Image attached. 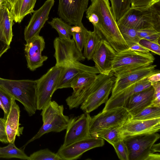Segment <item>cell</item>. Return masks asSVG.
Listing matches in <instances>:
<instances>
[{"label":"cell","mask_w":160,"mask_h":160,"mask_svg":"<svg viewBox=\"0 0 160 160\" xmlns=\"http://www.w3.org/2000/svg\"><path fill=\"white\" fill-rule=\"evenodd\" d=\"M86 11L89 22L101 33L116 52L128 47L119 29L109 0H91Z\"/></svg>","instance_id":"1"},{"label":"cell","mask_w":160,"mask_h":160,"mask_svg":"<svg viewBox=\"0 0 160 160\" xmlns=\"http://www.w3.org/2000/svg\"><path fill=\"white\" fill-rule=\"evenodd\" d=\"M0 87L23 105L28 115L37 110L36 80H11L0 77Z\"/></svg>","instance_id":"2"},{"label":"cell","mask_w":160,"mask_h":160,"mask_svg":"<svg viewBox=\"0 0 160 160\" xmlns=\"http://www.w3.org/2000/svg\"><path fill=\"white\" fill-rule=\"evenodd\" d=\"M43 124L37 133L21 148L24 150L31 142L51 132H59L66 129L70 117L64 114V107L54 101H50L42 110Z\"/></svg>","instance_id":"3"},{"label":"cell","mask_w":160,"mask_h":160,"mask_svg":"<svg viewBox=\"0 0 160 160\" xmlns=\"http://www.w3.org/2000/svg\"><path fill=\"white\" fill-rule=\"evenodd\" d=\"M115 77L111 73L108 75L99 73L88 86V97L81 104V109L89 113L102 104L106 103L113 88Z\"/></svg>","instance_id":"4"},{"label":"cell","mask_w":160,"mask_h":160,"mask_svg":"<svg viewBox=\"0 0 160 160\" xmlns=\"http://www.w3.org/2000/svg\"><path fill=\"white\" fill-rule=\"evenodd\" d=\"M159 7L160 3L142 11L130 8L117 23L136 30L152 27L160 31Z\"/></svg>","instance_id":"5"},{"label":"cell","mask_w":160,"mask_h":160,"mask_svg":"<svg viewBox=\"0 0 160 160\" xmlns=\"http://www.w3.org/2000/svg\"><path fill=\"white\" fill-rule=\"evenodd\" d=\"M124 107L102 111L91 117L89 130L91 135L101 131L122 126L131 118Z\"/></svg>","instance_id":"6"},{"label":"cell","mask_w":160,"mask_h":160,"mask_svg":"<svg viewBox=\"0 0 160 160\" xmlns=\"http://www.w3.org/2000/svg\"><path fill=\"white\" fill-rule=\"evenodd\" d=\"M154 60V57L150 52H142L128 49L116 52L112 62L111 73L148 66Z\"/></svg>","instance_id":"7"},{"label":"cell","mask_w":160,"mask_h":160,"mask_svg":"<svg viewBox=\"0 0 160 160\" xmlns=\"http://www.w3.org/2000/svg\"><path fill=\"white\" fill-rule=\"evenodd\" d=\"M157 132L137 135L123 138L128 153L129 160H148L151 148L159 139Z\"/></svg>","instance_id":"8"},{"label":"cell","mask_w":160,"mask_h":160,"mask_svg":"<svg viewBox=\"0 0 160 160\" xmlns=\"http://www.w3.org/2000/svg\"><path fill=\"white\" fill-rule=\"evenodd\" d=\"M62 68L55 66L36 80L37 110H42L51 101L52 95L57 90Z\"/></svg>","instance_id":"9"},{"label":"cell","mask_w":160,"mask_h":160,"mask_svg":"<svg viewBox=\"0 0 160 160\" xmlns=\"http://www.w3.org/2000/svg\"><path fill=\"white\" fill-rule=\"evenodd\" d=\"M156 67L155 65L151 64L146 67L132 68L112 73L115 77L112 95L157 72L158 70L155 69Z\"/></svg>","instance_id":"10"},{"label":"cell","mask_w":160,"mask_h":160,"mask_svg":"<svg viewBox=\"0 0 160 160\" xmlns=\"http://www.w3.org/2000/svg\"><path fill=\"white\" fill-rule=\"evenodd\" d=\"M53 46L56 66L64 68L74 62H80L85 59L73 38L65 40L57 37L54 40Z\"/></svg>","instance_id":"11"},{"label":"cell","mask_w":160,"mask_h":160,"mask_svg":"<svg viewBox=\"0 0 160 160\" xmlns=\"http://www.w3.org/2000/svg\"><path fill=\"white\" fill-rule=\"evenodd\" d=\"M91 117L84 113L77 117L70 118L63 144L65 147L81 140L91 137L89 130Z\"/></svg>","instance_id":"12"},{"label":"cell","mask_w":160,"mask_h":160,"mask_svg":"<svg viewBox=\"0 0 160 160\" xmlns=\"http://www.w3.org/2000/svg\"><path fill=\"white\" fill-rule=\"evenodd\" d=\"M89 0H59L58 13L59 17L70 25L82 23L84 12Z\"/></svg>","instance_id":"13"},{"label":"cell","mask_w":160,"mask_h":160,"mask_svg":"<svg viewBox=\"0 0 160 160\" xmlns=\"http://www.w3.org/2000/svg\"><path fill=\"white\" fill-rule=\"evenodd\" d=\"M103 139L91 137L75 142L65 147H61L57 153L62 160L77 159L86 152L92 149L103 146Z\"/></svg>","instance_id":"14"},{"label":"cell","mask_w":160,"mask_h":160,"mask_svg":"<svg viewBox=\"0 0 160 160\" xmlns=\"http://www.w3.org/2000/svg\"><path fill=\"white\" fill-rule=\"evenodd\" d=\"M54 0H47L38 9L34 11L24 31L26 42L39 35V32L48 20L50 12L54 5Z\"/></svg>","instance_id":"15"},{"label":"cell","mask_w":160,"mask_h":160,"mask_svg":"<svg viewBox=\"0 0 160 160\" xmlns=\"http://www.w3.org/2000/svg\"><path fill=\"white\" fill-rule=\"evenodd\" d=\"M43 38L39 35L26 42L24 51L28 68L33 71L42 66L48 57L42 55V52L45 47Z\"/></svg>","instance_id":"16"},{"label":"cell","mask_w":160,"mask_h":160,"mask_svg":"<svg viewBox=\"0 0 160 160\" xmlns=\"http://www.w3.org/2000/svg\"><path fill=\"white\" fill-rule=\"evenodd\" d=\"M151 86V83L147 78L130 86L115 94L111 95L106 103L102 111L124 107L128 100L131 96L148 88Z\"/></svg>","instance_id":"17"},{"label":"cell","mask_w":160,"mask_h":160,"mask_svg":"<svg viewBox=\"0 0 160 160\" xmlns=\"http://www.w3.org/2000/svg\"><path fill=\"white\" fill-rule=\"evenodd\" d=\"M116 52L106 39L101 40L92 58L99 73L106 75L111 73L112 63Z\"/></svg>","instance_id":"18"},{"label":"cell","mask_w":160,"mask_h":160,"mask_svg":"<svg viewBox=\"0 0 160 160\" xmlns=\"http://www.w3.org/2000/svg\"><path fill=\"white\" fill-rule=\"evenodd\" d=\"M160 129V118L138 120L131 118L122 126L123 138L133 135L157 132Z\"/></svg>","instance_id":"19"},{"label":"cell","mask_w":160,"mask_h":160,"mask_svg":"<svg viewBox=\"0 0 160 160\" xmlns=\"http://www.w3.org/2000/svg\"><path fill=\"white\" fill-rule=\"evenodd\" d=\"M83 72L99 73L95 66H87L79 61L74 62L63 68L58 81L57 90L70 88L71 83L73 79L78 74Z\"/></svg>","instance_id":"20"},{"label":"cell","mask_w":160,"mask_h":160,"mask_svg":"<svg viewBox=\"0 0 160 160\" xmlns=\"http://www.w3.org/2000/svg\"><path fill=\"white\" fill-rule=\"evenodd\" d=\"M153 92L154 89L151 86L148 88L133 94L130 97L124 108L132 117L151 105Z\"/></svg>","instance_id":"21"},{"label":"cell","mask_w":160,"mask_h":160,"mask_svg":"<svg viewBox=\"0 0 160 160\" xmlns=\"http://www.w3.org/2000/svg\"><path fill=\"white\" fill-rule=\"evenodd\" d=\"M20 110L13 97L11 106L5 122V127L9 143H14L16 137L18 135Z\"/></svg>","instance_id":"22"},{"label":"cell","mask_w":160,"mask_h":160,"mask_svg":"<svg viewBox=\"0 0 160 160\" xmlns=\"http://www.w3.org/2000/svg\"><path fill=\"white\" fill-rule=\"evenodd\" d=\"M13 19L9 9L3 4L0 8V40L10 45L13 35Z\"/></svg>","instance_id":"23"},{"label":"cell","mask_w":160,"mask_h":160,"mask_svg":"<svg viewBox=\"0 0 160 160\" xmlns=\"http://www.w3.org/2000/svg\"><path fill=\"white\" fill-rule=\"evenodd\" d=\"M37 0H16L10 9L13 21L20 23L23 18L33 12Z\"/></svg>","instance_id":"24"},{"label":"cell","mask_w":160,"mask_h":160,"mask_svg":"<svg viewBox=\"0 0 160 160\" xmlns=\"http://www.w3.org/2000/svg\"><path fill=\"white\" fill-rule=\"evenodd\" d=\"M93 31H89L84 46L83 56L88 60L92 59L93 53L103 37L95 28Z\"/></svg>","instance_id":"25"},{"label":"cell","mask_w":160,"mask_h":160,"mask_svg":"<svg viewBox=\"0 0 160 160\" xmlns=\"http://www.w3.org/2000/svg\"><path fill=\"white\" fill-rule=\"evenodd\" d=\"M97 74L88 72H83L78 74L72 80L70 88L73 90L70 97L78 95L88 86L95 79Z\"/></svg>","instance_id":"26"},{"label":"cell","mask_w":160,"mask_h":160,"mask_svg":"<svg viewBox=\"0 0 160 160\" xmlns=\"http://www.w3.org/2000/svg\"><path fill=\"white\" fill-rule=\"evenodd\" d=\"M0 158H17L30 160L23 150L18 148L14 143H9L7 146L0 147Z\"/></svg>","instance_id":"27"},{"label":"cell","mask_w":160,"mask_h":160,"mask_svg":"<svg viewBox=\"0 0 160 160\" xmlns=\"http://www.w3.org/2000/svg\"><path fill=\"white\" fill-rule=\"evenodd\" d=\"M48 23L58 32L59 37L61 39L69 40L72 36V26L66 22L61 18H53L51 21Z\"/></svg>","instance_id":"28"},{"label":"cell","mask_w":160,"mask_h":160,"mask_svg":"<svg viewBox=\"0 0 160 160\" xmlns=\"http://www.w3.org/2000/svg\"><path fill=\"white\" fill-rule=\"evenodd\" d=\"M122 126L98 132L91 136L102 138L112 145L123 139L122 133Z\"/></svg>","instance_id":"29"},{"label":"cell","mask_w":160,"mask_h":160,"mask_svg":"<svg viewBox=\"0 0 160 160\" xmlns=\"http://www.w3.org/2000/svg\"><path fill=\"white\" fill-rule=\"evenodd\" d=\"M71 32L72 38L77 47L82 52L89 31L84 27L82 23L80 25L72 26Z\"/></svg>","instance_id":"30"},{"label":"cell","mask_w":160,"mask_h":160,"mask_svg":"<svg viewBox=\"0 0 160 160\" xmlns=\"http://www.w3.org/2000/svg\"><path fill=\"white\" fill-rule=\"evenodd\" d=\"M160 118V107L150 105L132 117L134 120H148Z\"/></svg>","instance_id":"31"},{"label":"cell","mask_w":160,"mask_h":160,"mask_svg":"<svg viewBox=\"0 0 160 160\" xmlns=\"http://www.w3.org/2000/svg\"><path fill=\"white\" fill-rule=\"evenodd\" d=\"M120 32L129 48L133 44L139 43V38L137 30L123 25L118 24Z\"/></svg>","instance_id":"32"},{"label":"cell","mask_w":160,"mask_h":160,"mask_svg":"<svg viewBox=\"0 0 160 160\" xmlns=\"http://www.w3.org/2000/svg\"><path fill=\"white\" fill-rule=\"evenodd\" d=\"M112 10L117 21L130 8L131 0H111Z\"/></svg>","instance_id":"33"},{"label":"cell","mask_w":160,"mask_h":160,"mask_svg":"<svg viewBox=\"0 0 160 160\" xmlns=\"http://www.w3.org/2000/svg\"><path fill=\"white\" fill-rule=\"evenodd\" d=\"M138 35L141 39H144L152 42L159 43L160 31L151 27L137 30Z\"/></svg>","instance_id":"34"},{"label":"cell","mask_w":160,"mask_h":160,"mask_svg":"<svg viewBox=\"0 0 160 160\" xmlns=\"http://www.w3.org/2000/svg\"><path fill=\"white\" fill-rule=\"evenodd\" d=\"M30 160H62L57 153L48 148L41 149L34 152L29 156Z\"/></svg>","instance_id":"35"},{"label":"cell","mask_w":160,"mask_h":160,"mask_svg":"<svg viewBox=\"0 0 160 160\" xmlns=\"http://www.w3.org/2000/svg\"><path fill=\"white\" fill-rule=\"evenodd\" d=\"M160 0H131L130 8L143 11L160 3Z\"/></svg>","instance_id":"36"},{"label":"cell","mask_w":160,"mask_h":160,"mask_svg":"<svg viewBox=\"0 0 160 160\" xmlns=\"http://www.w3.org/2000/svg\"><path fill=\"white\" fill-rule=\"evenodd\" d=\"M112 146L120 159L129 160L128 148L123 139L114 143Z\"/></svg>","instance_id":"37"},{"label":"cell","mask_w":160,"mask_h":160,"mask_svg":"<svg viewBox=\"0 0 160 160\" xmlns=\"http://www.w3.org/2000/svg\"><path fill=\"white\" fill-rule=\"evenodd\" d=\"M12 97L11 95L0 87V100L7 112V115L10 110Z\"/></svg>","instance_id":"38"},{"label":"cell","mask_w":160,"mask_h":160,"mask_svg":"<svg viewBox=\"0 0 160 160\" xmlns=\"http://www.w3.org/2000/svg\"><path fill=\"white\" fill-rule=\"evenodd\" d=\"M139 43L148 50L158 55H160L159 43L149 41L144 39H141Z\"/></svg>","instance_id":"39"},{"label":"cell","mask_w":160,"mask_h":160,"mask_svg":"<svg viewBox=\"0 0 160 160\" xmlns=\"http://www.w3.org/2000/svg\"><path fill=\"white\" fill-rule=\"evenodd\" d=\"M154 89L153 99L151 106L160 107V82L151 83Z\"/></svg>","instance_id":"40"},{"label":"cell","mask_w":160,"mask_h":160,"mask_svg":"<svg viewBox=\"0 0 160 160\" xmlns=\"http://www.w3.org/2000/svg\"><path fill=\"white\" fill-rule=\"evenodd\" d=\"M5 120L0 122V141L5 143H9L5 127Z\"/></svg>","instance_id":"41"},{"label":"cell","mask_w":160,"mask_h":160,"mask_svg":"<svg viewBox=\"0 0 160 160\" xmlns=\"http://www.w3.org/2000/svg\"><path fill=\"white\" fill-rule=\"evenodd\" d=\"M128 49L132 50L142 52L148 53L150 52L148 50L139 43L132 45Z\"/></svg>","instance_id":"42"},{"label":"cell","mask_w":160,"mask_h":160,"mask_svg":"<svg viewBox=\"0 0 160 160\" xmlns=\"http://www.w3.org/2000/svg\"><path fill=\"white\" fill-rule=\"evenodd\" d=\"M147 78L151 83L160 81V71L158 70L157 72L151 74Z\"/></svg>","instance_id":"43"},{"label":"cell","mask_w":160,"mask_h":160,"mask_svg":"<svg viewBox=\"0 0 160 160\" xmlns=\"http://www.w3.org/2000/svg\"><path fill=\"white\" fill-rule=\"evenodd\" d=\"M10 48V45L0 40V58Z\"/></svg>","instance_id":"44"},{"label":"cell","mask_w":160,"mask_h":160,"mask_svg":"<svg viewBox=\"0 0 160 160\" xmlns=\"http://www.w3.org/2000/svg\"><path fill=\"white\" fill-rule=\"evenodd\" d=\"M160 143L153 144L151 148V150L152 152L154 153L155 152H160Z\"/></svg>","instance_id":"45"},{"label":"cell","mask_w":160,"mask_h":160,"mask_svg":"<svg viewBox=\"0 0 160 160\" xmlns=\"http://www.w3.org/2000/svg\"><path fill=\"white\" fill-rule=\"evenodd\" d=\"M0 108H1L3 110V111L4 112V118H3L5 120L6 118L7 117V112L0 100Z\"/></svg>","instance_id":"46"},{"label":"cell","mask_w":160,"mask_h":160,"mask_svg":"<svg viewBox=\"0 0 160 160\" xmlns=\"http://www.w3.org/2000/svg\"><path fill=\"white\" fill-rule=\"evenodd\" d=\"M4 2H5L6 5H7L8 7L10 9L11 8V1L10 0H4Z\"/></svg>","instance_id":"47"},{"label":"cell","mask_w":160,"mask_h":160,"mask_svg":"<svg viewBox=\"0 0 160 160\" xmlns=\"http://www.w3.org/2000/svg\"><path fill=\"white\" fill-rule=\"evenodd\" d=\"M4 0H0V8H1L3 5V2Z\"/></svg>","instance_id":"48"},{"label":"cell","mask_w":160,"mask_h":160,"mask_svg":"<svg viewBox=\"0 0 160 160\" xmlns=\"http://www.w3.org/2000/svg\"><path fill=\"white\" fill-rule=\"evenodd\" d=\"M16 0H10L11 1V7H12L14 2Z\"/></svg>","instance_id":"49"},{"label":"cell","mask_w":160,"mask_h":160,"mask_svg":"<svg viewBox=\"0 0 160 160\" xmlns=\"http://www.w3.org/2000/svg\"><path fill=\"white\" fill-rule=\"evenodd\" d=\"M4 119L3 118H0V122H1Z\"/></svg>","instance_id":"50"},{"label":"cell","mask_w":160,"mask_h":160,"mask_svg":"<svg viewBox=\"0 0 160 160\" xmlns=\"http://www.w3.org/2000/svg\"><path fill=\"white\" fill-rule=\"evenodd\" d=\"M110 1H111V0H110Z\"/></svg>","instance_id":"51"}]
</instances>
